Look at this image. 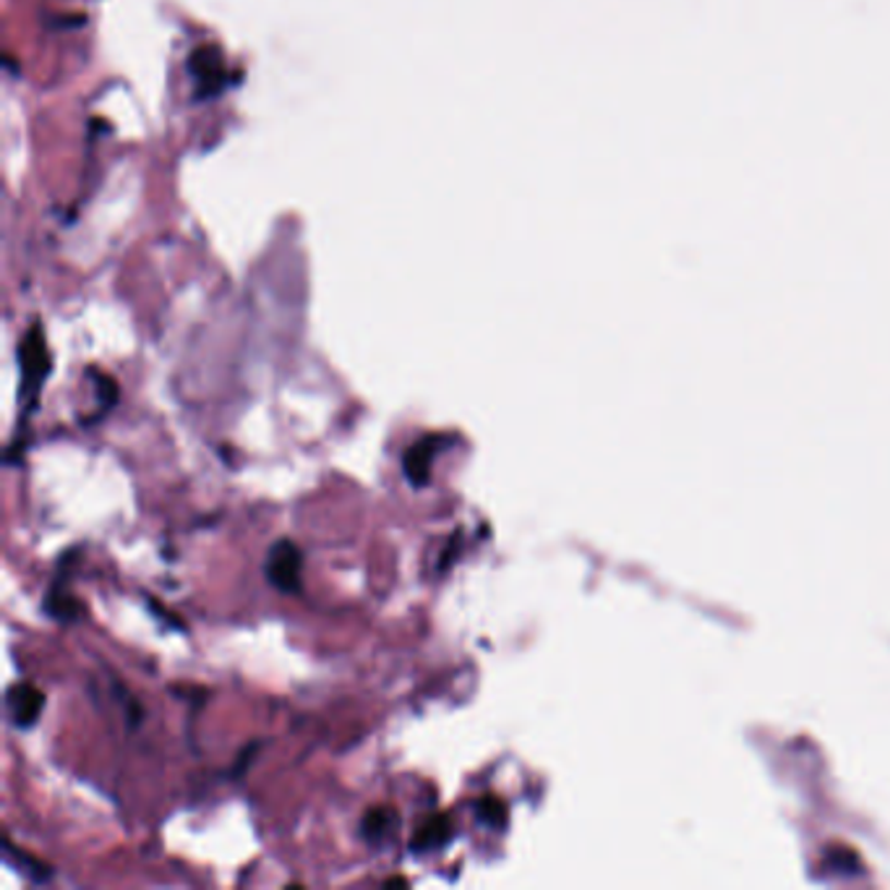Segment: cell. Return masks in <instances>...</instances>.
<instances>
[{"instance_id":"5","label":"cell","mask_w":890,"mask_h":890,"mask_svg":"<svg viewBox=\"0 0 890 890\" xmlns=\"http://www.w3.org/2000/svg\"><path fill=\"white\" fill-rule=\"evenodd\" d=\"M69 554L63 556L61 562V573L56 575V580L50 582L48 593H45V614L52 616L56 622L63 624H74L79 622V616L84 614V606L76 601V596L69 590Z\"/></svg>"},{"instance_id":"7","label":"cell","mask_w":890,"mask_h":890,"mask_svg":"<svg viewBox=\"0 0 890 890\" xmlns=\"http://www.w3.org/2000/svg\"><path fill=\"white\" fill-rule=\"evenodd\" d=\"M452 839H455V822H452V817L447 813H434L429 815L426 820L421 822V828L413 833V839H410V852L413 854L436 852V849L447 846Z\"/></svg>"},{"instance_id":"13","label":"cell","mask_w":890,"mask_h":890,"mask_svg":"<svg viewBox=\"0 0 890 890\" xmlns=\"http://www.w3.org/2000/svg\"><path fill=\"white\" fill-rule=\"evenodd\" d=\"M147 606H149L152 614L159 616V622H165V624H168V627H172V629H183V624L178 622V616L170 614V611H165L152 596H147Z\"/></svg>"},{"instance_id":"14","label":"cell","mask_w":890,"mask_h":890,"mask_svg":"<svg viewBox=\"0 0 890 890\" xmlns=\"http://www.w3.org/2000/svg\"><path fill=\"white\" fill-rule=\"evenodd\" d=\"M258 747H262V744L258 742H254V744H249V747L243 749L241 755H238V760H236V768H232V775H243L245 770H249V762L254 760L256 757V753H258Z\"/></svg>"},{"instance_id":"12","label":"cell","mask_w":890,"mask_h":890,"mask_svg":"<svg viewBox=\"0 0 890 890\" xmlns=\"http://www.w3.org/2000/svg\"><path fill=\"white\" fill-rule=\"evenodd\" d=\"M460 543H462V533H460V530H455V533H452V538L447 541V546H444V551H442L440 564H436V567H440V573H447L452 564H455L457 546H460Z\"/></svg>"},{"instance_id":"1","label":"cell","mask_w":890,"mask_h":890,"mask_svg":"<svg viewBox=\"0 0 890 890\" xmlns=\"http://www.w3.org/2000/svg\"><path fill=\"white\" fill-rule=\"evenodd\" d=\"M19 366H22V402H24V426L26 418L35 413L39 392H43L45 378L50 376L52 358L48 340H45L43 324H35L24 335L22 345H19Z\"/></svg>"},{"instance_id":"15","label":"cell","mask_w":890,"mask_h":890,"mask_svg":"<svg viewBox=\"0 0 890 890\" xmlns=\"http://www.w3.org/2000/svg\"><path fill=\"white\" fill-rule=\"evenodd\" d=\"M387 886H405V880H402V878H392V880L387 882Z\"/></svg>"},{"instance_id":"9","label":"cell","mask_w":890,"mask_h":890,"mask_svg":"<svg viewBox=\"0 0 890 890\" xmlns=\"http://www.w3.org/2000/svg\"><path fill=\"white\" fill-rule=\"evenodd\" d=\"M3 854H5V862L19 869V873L24 875V878H29L32 882H48L52 878V867L45 865L43 859H37V856H32L26 849H19L13 846L9 839H3Z\"/></svg>"},{"instance_id":"10","label":"cell","mask_w":890,"mask_h":890,"mask_svg":"<svg viewBox=\"0 0 890 890\" xmlns=\"http://www.w3.org/2000/svg\"><path fill=\"white\" fill-rule=\"evenodd\" d=\"M89 378L95 382V395H97V413L92 418V423L99 421L103 416H108L112 408H116L118 400H121V392H118V382L110 374H103V371H89Z\"/></svg>"},{"instance_id":"6","label":"cell","mask_w":890,"mask_h":890,"mask_svg":"<svg viewBox=\"0 0 890 890\" xmlns=\"http://www.w3.org/2000/svg\"><path fill=\"white\" fill-rule=\"evenodd\" d=\"M5 708H9V719L13 726L32 729L39 721V715H43L45 695L29 682L13 684L9 695H5Z\"/></svg>"},{"instance_id":"2","label":"cell","mask_w":890,"mask_h":890,"mask_svg":"<svg viewBox=\"0 0 890 890\" xmlns=\"http://www.w3.org/2000/svg\"><path fill=\"white\" fill-rule=\"evenodd\" d=\"M264 577L269 586L285 596H298L303 590V551L290 538H280L272 543L267 562H264Z\"/></svg>"},{"instance_id":"8","label":"cell","mask_w":890,"mask_h":890,"mask_svg":"<svg viewBox=\"0 0 890 890\" xmlns=\"http://www.w3.org/2000/svg\"><path fill=\"white\" fill-rule=\"evenodd\" d=\"M397 830H400V813L389 805L371 807L361 820L363 841L374 843V846H382V843L389 841Z\"/></svg>"},{"instance_id":"3","label":"cell","mask_w":890,"mask_h":890,"mask_svg":"<svg viewBox=\"0 0 890 890\" xmlns=\"http://www.w3.org/2000/svg\"><path fill=\"white\" fill-rule=\"evenodd\" d=\"M189 69L196 79L199 99L217 97L230 82L228 65H225L222 52L217 50L215 45H204V48H196L194 56H191V61H189Z\"/></svg>"},{"instance_id":"11","label":"cell","mask_w":890,"mask_h":890,"mask_svg":"<svg viewBox=\"0 0 890 890\" xmlns=\"http://www.w3.org/2000/svg\"><path fill=\"white\" fill-rule=\"evenodd\" d=\"M507 805L500 799V796H483L481 802H476V817L483 822V826L500 830L507 826Z\"/></svg>"},{"instance_id":"4","label":"cell","mask_w":890,"mask_h":890,"mask_svg":"<svg viewBox=\"0 0 890 890\" xmlns=\"http://www.w3.org/2000/svg\"><path fill=\"white\" fill-rule=\"evenodd\" d=\"M444 447V436L426 434L421 440L410 444L402 455V473L413 489H426L431 483V470H434V460Z\"/></svg>"}]
</instances>
